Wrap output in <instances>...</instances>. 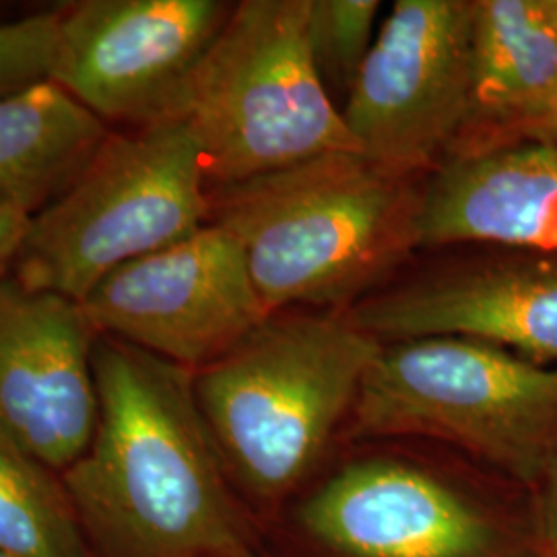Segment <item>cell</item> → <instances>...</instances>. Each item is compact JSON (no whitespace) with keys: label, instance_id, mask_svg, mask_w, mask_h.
<instances>
[{"label":"cell","instance_id":"cell-10","mask_svg":"<svg viewBox=\"0 0 557 557\" xmlns=\"http://www.w3.org/2000/svg\"><path fill=\"white\" fill-rule=\"evenodd\" d=\"M299 529L331 557H541L471 494L397 458L343 467L299 506Z\"/></svg>","mask_w":557,"mask_h":557},{"label":"cell","instance_id":"cell-9","mask_svg":"<svg viewBox=\"0 0 557 557\" xmlns=\"http://www.w3.org/2000/svg\"><path fill=\"white\" fill-rule=\"evenodd\" d=\"M220 0L62 4L50 81L101 122L168 120L232 13Z\"/></svg>","mask_w":557,"mask_h":557},{"label":"cell","instance_id":"cell-25","mask_svg":"<svg viewBox=\"0 0 557 557\" xmlns=\"http://www.w3.org/2000/svg\"><path fill=\"white\" fill-rule=\"evenodd\" d=\"M541 557H547V556H541Z\"/></svg>","mask_w":557,"mask_h":557},{"label":"cell","instance_id":"cell-17","mask_svg":"<svg viewBox=\"0 0 557 557\" xmlns=\"http://www.w3.org/2000/svg\"><path fill=\"white\" fill-rule=\"evenodd\" d=\"M379 0H310L308 48L326 91H351L372 48Z\"/></svg>","mask_w":557,"mask_h":557},{"label":"cell","instance_id":"cell-18","mask_svg":"<svg viewBox=\"0 0 557 557\" xmlns=\"http://www.w3.org/2000/svg\"><path fill=\"white\" fill-rule=\"evenodd\" d=\"M60 9L0 23V98L50 81Z\"/></svg>","mask_w":557,"mask_h":557},{"label":"cell","instance_id":"cell-19","mask_svg":"<svg viewBox=\"0 0 557 557\" xmlns=\"http://www.w3.org/2000/svg\"><path fill=\"white\" fill-rule=\"evenodd\" d=\"M535 537L543 556L557 557V460L537 487Z\"/></svg>","mask_w":557,"mask_h":557},{"label":"cell","instance_id":"cell-15","mask_svg":"<svg viewBox=\"0 0 557 557\" xmlns=\"http://www.w3.org/2000/svg\"><path fill=\"white\" fill-rule=\"evenodd\" d=\"M110 133L52 81L0 98V209L38 215L79 178Z\"/></svg>","mask_w":557,"mask_h":557},{"label":"cell","instance_id":"cell-24","mask_svg":"<svg viewBox=\"0 0 557 557\" xmlns=\"http://www.w3.org/2000/svg\"><path fill=\"white\" fill-rule=\"evenodd\" d=\"M246 557H252V556H246Z\"/></svg>","mask_w":557,"mask_h":557},{"label":"cell","instance_id":"cell-6","mask_svg":"<svg viewBox=\"0 0 557 557\" xmlns=\"http://www.w3.org/2000/svg\"><path fill=\"white\" fill-rule=\"evenodd\" d=\"M209 218L199 145L182 120L110 133L71 188L32 218L11 275L81 304L110 273Z\"/></svg>","mask_w":557,"mask_h":557},{"label":"cell","instance_id":"cell-5","mask_svg":"<svg viewBox=\"0 0 557 557\" xmlns=\"http://www.w3.org/2000/svg\"><path fill=\"white\" fill-rule=\"evenodd\" d=\"M354 428L358 436L442 440L537 490L557 460V366L475 338L382 343Z\"/></svg>","mask_w":557,"mask_h":557},{"label":"cell","instance_id":"cell-11","mask_svg":"<svg viewBox=\"0 0 557 557\" xmlns=\"http://www.w3.org/2000/svg\"><path fill=\"white\" fill-rule=\"evenodd\" d=\"M98 338L79 301L0 278V438L52 473L96 434Z\"/></svg>","mask_w":557,"mask_h":557},{"label":"cell","instance_id":"cell-21","mask_svg":"<svg viewBox=\"0 0 557 557\" xmlns=\"http://www.w3.org/2000/svg\"><path fill=\"white\" fill-rule=\"evenodd\" d=\"M527 139L547 140V143H556L557 145V114H554L549 120H545Z\"/></svg>","mask_w":557,"mask_h":557},{"label":"cell","instance_id":"cell-8","mask_svg":"<svg viewBox=\"0 0 557 557\" xmlns=\"http://www.w3.org/2000/svg\"><path fill=\"white\" fill-rule=\"evenodd\" d=\"M100 337L199 372L271 317L218 223L110 273L81 301Z\"/></svg>","mask_w":557,"mask_h":557},{"label":"cell","instance_id":"cell-2","mask_svg":"<svg viewBox=\"0 0 557 557\" xmlns=\"http://www.w3.org/2000/svg\"><path fill=\"white\" fill-rule=\"evenodd\" d=\"M421 186L358 151L209 188L264 308H351L419 248Z\"/></svg>","mask_w":557,"mask_h":557},{"label":"cell","instance_id":"cell-20","mask_svg":"<svg viewBox=\"0 0 557 557\" xmlns=\"http://www.w3.org/2000/svg\"><path fill=\"white\" fill-rule=\"evenodd\" d=\"M29 221L32 218L23 213L0 209V278L11 273Z\"/></svg>","mask_w":557,"mask_h":557},{"label":"cell","instance_id":"cell-3","mask_svg":"<svg viewBox=\"0 0 557 557\" xmlns=\"http://www.w3.org/2000/svg\"><path fill=\"white\" fill-rule=\"evenodd\" d=\"M379 338L347 312H275L195 372V395L227 475L259 499L308 478L354 411Z\"/></svg>","mask_w":557,"mask_h":557},{"label":"cell","instance_id":"cell-4","mask_svg":"<svg viewBox=\"0 0 557 557\" xmlns=\"http://www.w3.org/2000/svg\"><path fill=\"white\" fill-rule=\"evenodd\" d=\"M310 0H242L170 119L190 128L209 188L358 151L308 48Z\"/></svg>","mask_w":557,"mask_h":557},{"label":"cell","instance_id":"cell-13","mask_svg":"<svg viewBox=\"0 0 557 557\" xmlns=\"http://www.w3.org/2000/svg\"><path fill=\"white\" fill-rule=\"evenodd\" d=\"M419 246L496 244L557 255V145L529 139L457 153L421 186Z\"/></svg>","mask_w":557,"mask_h":557},{"label":"cell","instance_id":"cell-7","mask_svg":"<svg viewBox=\"0 0 557 557\" xmlns=\"http://www.w3.org/2000/svg\"><path fill=\"white\" fill-rule=\"evenodd\" d=\"M473 0L393 4L341 108L361 156L413 178L457 151L473 110Z\"/></svg>","mask_w":557,"mask_h":557},{"label":"cell","instance_id":"cell-14","mask_svg":"<svg viewBox=\"0 0 557 557\" xmlns=\"http://www.w3.org/2000/svg\"><path fill=\"white\" fill-rule=\"evenodd\" d=\"M473 110L467 133L479 128L475 139L483 128V140H492L512 128L529 137L556 108L557 0H473Z\"/></svg>","mask_w":557,"mask_h":557},{"label":"cell","instance_id":"cell-16","mask_svg":"<svg viewBox=\"0 0 557 557\" xmlns=\"http://www.w3.org/2000/svg\"><path fill=\"white\" fill-rule=\"evenodd\" d=\"M0 552L11 557H89L64 485L2 438Z\"/></svg>","mask_w":557,"mask_h":557},{"label":"cell","instance_id":"cell-1","mask_svg":"<svg viewBox=\"0 0 557 557\" xmlns=\"http://www.w3.org/2000/svg\"><path fill=\"white\" fill-rule=\"evenodd\" d=\"M94 372L98 428L62 473L81 529L108 557L250 556L195 372L110 337Z\"/></svg>","mask_w":557,"mask_h":557},{"label":"cell","instance_id":"cell-12","mask_svg":"<svg viewBox=\"0 0 557 557\" xmlns=\"http://www.w3.org/2000/svg\"><path fill=\"white\" fill-rule=\"evenodd\" d=\"M460 262L370 294L347 317L379 338L465 337L557 366V259Z\"/></svg>","mask_w":557,"mask_h":557},{"label":"cell","instance_id":"cell-22","mask_svg":"<svg viewBox=\"0 0 557 557\" xmlns=\"http://www.w3.org/2000/svg\"><path fill=\"white\" fill-rule=\"evenodd\" d=\"M554 114H557V101H556V108H554V112H552V114H549V116H547V120L552 119V116H554ZM543 122H545V120H543ZM543 122H541V124H543ZM541 124H539V126H541ZM531 133H533V131H531ZM531 133H529V135H531Z\"/></svg>","mask_w":557,"mask_h":557},{"label":"cell","instance_id":"cell-23","mask_svg":"<svg viewBox=\"0 0 557 557\" xmlns=\"http://www.w3.org/2000/svg\"><path fill=\"white\" fill-rule=\"evenodd\" d=\"M0 557H11V556H7V554H2V552H0Z\"/></svg>","mask_w":557,"mask_h":557}]
</instances>
